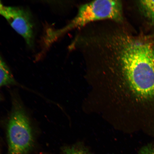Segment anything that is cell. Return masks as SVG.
<instances>
[{"label":"cell","mask_w":154,"mask_h":154,"mask_svg":"<svg viewBox=\"0 0 154 154\" xmlns=\"http://www.w3.org/2000/svg\"><path fill=\"white\" fill-rule=\"evenodd\" d=\"M86 64L141 101L154 99V44L116 26H102L88 42Z\"/></svg>","instance_id":"obj_1"},{"label":"cell","mask_w":154,"mask_h":154,"mask_svg":"<svg viewBox=\"0 0 154 154\" xmlns=\"http://www.w3.org/2000/svg\"><path fill=\"white\" fill-rule=\"evenodd\" d=\"M7 154H29L34 140L29 120L22 103L13 100L7 128Z\"/></svg>","instance_id":"obj_2"},{"label":"cell","mask_w":154,"mask_h":154,"mask_svg":"<svg viewBox=\"0 0 154 154\" xmlns=\"http://www.w3.org/2000/svg\"><path fill=\"white\" fill-rule=\"evenodd\" d=\"M105 20L119 23L122 22L123 8L121 1L99 0L81 5L76 16L59 31L63 34L73 29L83 28L90 23Z\"/></svg>","instance_id":"obj_3"},{"label":"cell","mask_w":154,"mask_h":154,"mask_svg":"<svg viewBox=\"0 0 154 154\" xmlns=\"http://www.w3.org/2000/svg\"><path fill=\"white\" fill-rule=\"evenodd\" d=\"M0 15L5 18L14 29L24 38L30 47L34 43V24L31 15L20 8L4 6Z\"/></svg>","instance_id":"obj_4"},{"label":"cell","mask_w":154,"mask_h":154,"mask_svg":"<svg viewBox=\"0 0 154 154\" xmlns=\"http://www.w3.org/2000/svg\"><path fill=\"white\" fill-rule=\"evenodd\" d=\"M17 84L11 71L0 55V87Z\"/></svg>","instance_id":"obj_5"},{"label":"cell","mask_w":154,"mask_h":154,"mask_svg":"<svg viewBox=\"0 0 154 154\" xmlns=\"http://www.w3.org/2000/svg\"><path fill=\"white\" fill-rule=\"evenodd\" d=\"M139 5L145 16L150 20L154 22V1H140Z\"/></svg>","instance_id":"obj_6"},{"label":"cell","mask_w":154,"mask_h":154,"mask_svg":"<svg viewBox=\"0 0 154 154\" xmlns=\"http://www.w3.org/2000/svg\"><path fill=\"white\" fill-rule=\"evenodd\" d=\"M62 154H91L85 149L77 146L67 147L63 149Z\"/></svg>","instance_id":"obj_7"},{"label":"cell","mask_w":154,"mask_h":154,"mask_svg":"<svg viewBox=\"0 0 154 154\" xmlns=\"http://www.w3.org/2000/svg\"><path fill=\"white\" fill-rule=\"evenodd\" d=\"M140 154H154V144L143 148Z\"/></svg>","instance_id":"obj_8"},{"label":"cell","mask_w":154,"mask_h":154,"mask_svg":"<svg viewBox=\"0 0 154 154\" xmlns=\"http://www.w3.org/2000/svg\"><path fill=\"white\" fill-rule=\"evenodd\" d=\"M4 6V5L2 4V3L0 1V11H1L2 10V9L3 8V7Z\"/></svg>","instance_id":"obj_9"},{"label":"cell","mask_w":154,"mask_h":154,"mask_svg":"<svg viewBox=\"0 0 154 154\" xmlns=\"http://www.w3.org/2000/svg\"><path fill=\"white\" fill-rule=\"evenodd\" d=\"M0 99H1V97H0Z\"/></svg>","instance_id":"obj_10"}]
</instances>
